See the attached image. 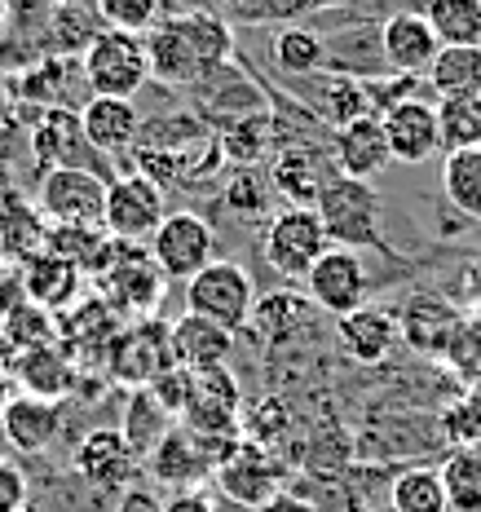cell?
I'll use <instances>...</instances> for the list:
<instances>
[{
  "mask_svg": "<svg viewBox=\"0 0 481 512\" xmlns=\"http://www.w3.org/2000/svg\"><path fill=\"white\" fill-rule=\"evenodd\" d=\"M424 76H429L437 102L481 98V45H442Z\"/></svg>",
  "mask_w": 481,
  "mask_h": 512,
  "instance_id": "obj_33",
  "label": "cell"
},
{
  "mask_svg": "<svg viewBox=\"0 0 481 512\" xmlns=\"http://www.w3.org/2000/svg\"><path fill=\"white\" fill-rule=\"evenodd\" d=\"M106 181L111 177L89 168H49L36 186V212L45 226H102Z\"/></svg>",
  "mask_w": 481,
  "mask_h": 512,
  "instance_id": "obj_9",
  "label": "cell"
},
{
  "mask_svg": "<svg viewBox=\"0 0 481 512\" xmlns=\"http://www.w3.org/2000/svg\"><path fill=\"white\" fill-rule=\"evenodd\" d=\"M217 512H252V508H239V504H230V499H217Z\"/></svg>",
  "mask_w": 481,
  "mask_h": 512,
  "instance_id": "obj_54",
  "label": "cell"
},
{
  "mask_svg": "<svg viewBox=\"0 0 481 512\" xmlns=\"http://www.w3.org/2000/svg\"><path fill=\"white\" fill-rule=\"evenodd\" d=\"M151 261L164 270L168 283H190L199 270H208L217 261V230L208 217L190 208H177L159 221L151 234Z\"/></svg>",
  "mask_w": 481,
  "mask_h": 512,
  "instance_id": "obj_8",
  "label": "cell"
},
{
  "mask_svg": "<svg viewBox=\"0 0 481 512\" xmlns=\"http://www.w3.org/2000/svg\"><path fill=\"white\" fill-rule=\"evenodd\" d=\"M459 332H464V314L442 292H415L398 314V340L420 358H451Z\"/></svg>",
  "mask_w": 481,
  "mask_h": 512,
  "instance_id": "obj_15",
  "label": "cell"
},
{
  "mask_svg": "<svg viewBox=\"0 0 481 512\" xmlns=\"http://www.w3.org/2000/svg\"><path fill=\"white\" fill-rule=\"evenodd\" d=\"M451 512H481V446H459L437 468Z\"/></svg>",
  "mask_w": 481,
  "mask_h": 512,
  "instance_id": "obj_38",
  "label": "cell"
},
{
  "mask_svg": "<svg viewBox=\"0 0 481 512\" xmlns=\"http://www.w3.org/2000/svg\"><path fill=\"white\" fill-rule=\"evenodd\" d=\"M164 5L168 0H98L93 14H98L102 31H128V36H146L164 23Z\"/></svg>",
  "mask_w": 481,
  "mask_h": 512,
  "instance_id": "obj_42",
  "label": "cell"
},
{
  "mask_svg": "<svg viewBox=\"0 0 481 512\" xmlns=\"http://www.w3.org/2000/svg\"><path fill=\"white\" fill-rule=\"evenodd\" d=\"M80 128L84 142L102 159L133 151L137 133H142V106L128 98H89L80 106Z\"/></svg>",
  "mask_w": 481,
  "mask_h": 512,
  "instance_id": "obj_25",
  "label": "cell"
},
{
  "mask_svg": "<svg viewBox=\"0 0 481 512\" xmlns=\"http://www.w3.org/2000/svg\"><path fill=\"white\" fill-rule=\"evenodd\" d=\"M14 393H18V384H14V349H9L5 336H0V407H5Z\"/></svg>",
  "mask_w": 481,
  "mask_h": 512,
  "instance_id": "obj_51",
  "label": "cell"
},
{
  "mask_svg": "<svg viewBox=\"0 0 481 512\" xmlns=\"http://www.w3.org/2000/svg\"><path fill=\"white\" fill-rule=\"evenodd\" d=\"M234 345H239V336L208 323V318H199V314H181L177 323H168V349H173L177 367H186V371L230 367Z\"/></svg>",
  "mask_w": 481,
  "mask_h": 512,
  "instance_id": "obj_22",
  "label": "cell"
},
{
  "mask_svg": "<svg viewBox=\"0 0 481 512\" xmlns=\"http://www.w3.org/2000/svg\"><path fill=\"white\" fill-rule=\"evenodd\" d=\"M349 512H362V508H349Z\"/></svg>",
  "mask_w": 481,
  "mask_h": 512,
  "instance_id": "obj_58",
  "label": "cell"
},
{
  "mask_svg": "<svg viewBox=\"0 0 481 512\" xmlns=\"http://www.w3.org/2000/svg\"><path fill=\"white\" fill-rule=\"evenodd\" d=\"M168 217V195L146 173H120L106 181L102 230L120 243H151L159 221Z\"/></svg>",
  "mask_w": 481,
  "mask_h": 512,
  "instance_id": "obj_10",
  "label": "cell"
},
{
  "mask_svg": "<svg viewBox=\"0 0 481 512\" xmlns=\"http://www.w3.org/2000/svg\"><path fill=\"white\" fill-rule=\"evenodd\" d=\"M84 84L93 98H128L151 80V58H146V36H128V31H98L84 49Z\"/></svg>",
  "mask_w": 481,
  "mask_h": 512,
  "instance_id": "obj_6",
  "label": "cell"
},
{
  "mask_svg": "<svg viewBox=\"0 0 481 512\" xmlns=\"http://www.w3.org/2000/svg\"><path fill=\"white\" fill-rule=\"evenodd\" d=\"M212 477H217L221 499L256 512L287 490V460L274 451H261V446H252V442H239L226 460L217 464Z\"/></svg>",
  "mask_w": 481,
  "mask_h": 512,
  "instance_id": "obj_13",
  "label": "cell"
},
{
  "mask_svg": "<svg viewBox=\"0 0 481 512\" xmlns=\"http://www.w3.org/2000/svg\"><path fill=\"white\" fill-rule=\"evenodd\" d=\"M380 58H384V67L389 71H398V76H415L420 80L424 71L433 67V58H437V36H433V27L424 23V14L420 9H402V14H389L380 23Z\"/></svg>",
  "mask_w": 481,
  "mask_h": 512,
  "instance_id": "obj_20",
  "label": "cell"
},
{
  "mask_svg": "<svg viewBox=\"0 0 481 512\" xmlns=\"http://www.w3.org/2000/svg\"><path fill=\"white\" fill-rule=\"evenodd\" d=\"M18 274H23V296L27 301L45 305V309H53V314H67V309L84 296V287H89V279H84L76 265L62 261V256H53V252L27 256V261L18 265Z\"/></svg>",
  "mask_w": 481,
  "mask_h": 512,
  "instance_id": "obj_26",
  "label": "cell"
},
{
  "mask_svg": "<svg viewBox=\"0 0 481 512\" xmlns=\"http://www.w3.org/2000/svg\"><path fill=\"white\" fill-rule=\"evenodd\" d=\"M221 208L230 212L239 226H270L274 217V190L270 177L261 168H230V177L221 181Z\"/></svg>",
  "mask_w": 481,
  "mask_h": 512,
  "instance_id": "obj_32",
  "label": "cell"
},
{
  "mask_svg": "<svg viewBox=\"0 0 481 512\" xmlns=\"http://www.w3.org/2000/svg\"><path fill=\"white\" fill-rule=\"evenodd\" d=\"M168 367H173V349H168V323H159V318L124 323L120 336L111 340V354H106V380L128 393L146 389Z\"/></svg>",
  "mask_w": 481,
  "mask_h": 512,
  "instance_id": "obj_12",
  "label": "cell"
},
{
  "mask_svg": "<svg viewBox=\"0 0 481 512\" xmlns=\"http://www.w3.org/2000/svg\"><path fill=\"white\" fill-rule=\"evenodd\" d=\"M0 460H9V437H5V420H0Z\"/></svg>",
  "mask_w": 481,
  "mask_h": 512,
  "instance_id": "obj_55",
  "label": "cell"
},
{
  "mask_svg": "<svg viewBox=\"0 0 481 512\" xmlns=\"http://www.w3.org/2000/svg\"><path fill=\"white\" fill-rule=\"evenodd\" d=\"M442 195L464 221L481 226V146L451 151L442 159Z\"/></svg>",
  "mask_w": 481,
  "mask_h": 512,
  "instance_id": "obj_36",
  "label": "cell"
},
{
  "mask_svg": "<svg viewBox=\"0 0 481 512\" xmlns=\"http://www.w3.org/2000/svg\"><path fill=\"white\" fill-rule=\"evenodd\" d=\"M71 468H76L80 482L89 490H98V495H124V490L133 486L142 460L128 451V442H124L120 429H106V424H102V429H89L76 442Z\"/></svg>",
  "mask_w": 481,
  "mask_h": 512,
  "instance_id": "obj_16",
  "label": "cell"
},
{
  "mask_svg": "<svg viewBox=\"0 0 481 512\" xmlns=\"http://www.w3.org/2000/svg\"><path fill=\"white\" fill-rule=\"evenodd\" d=\"M31 508V482L14 460H0V512H27Z\"/></svg>",
  "mask_w": 481,
  "mask_h": 512,
  "instance_id": "obj_45",
  "label": "cell"
},
{
  "mask_svg": "<svg viewBox=\"0 0 481 512\" xmlns=\"http://www.w3.org/2000/svg\"><path fill=\"white\" fill-rule=\"evenodd\" d=\"M173 415H168L164 407H159V402L151 398V393L146 389H133L124 398V415H120V424H115V429L124 433V442H128V451L137 455V460L146 464V455L155 451L159 442H164V433L173 429Z\"/></svg>",
  "mask_w": 481,
  "mask_h": 512,
  "instance_id": "obj_34",
  "label": "cell"
},
{
  "mask_svg": "<svg viewBox=\"0 0 481 512\" xmlns=\"http://www.w3.org/2000/svg\"><path fill=\"white\" fill-rule=\"evenodd\" d=\"M217 451H212L208 442H199L190 429H173L164 433V442L155 446L151 455H146V473H151L155 486L164 490H195V486H208L212 473H217Z\"/></svg>",
  "mask_w": 481,
  "mask_h": 512,
  "instance_id": "obj_19",
  "label": "cell"
},
{
  "mask_svg": "<svg viewBox=\"0 0 481 512\" xmlns=\"http://www.w3.org/2000/svg\"><path fill=\"white\" fill-rule=\"evenodd\" d=\"M327 248H331L327 230L314 208H279L270 217V226L261 230L265 261H270V270L283 274V279H305Z\"/></svg>",
  "mask_w": 481,
  "mask_h": 512,
  "instance_id": "obj_11",
  "label": "cell"
},
{
  "mask_svg": "<svg viewBox=\"0 0 481 512\" xmlns=\"http://www.w3.org/2000/svg\"><path fill=\"white\" fill-rule=\"evenodd\" d=\"M464 301H468V305H473L477 314H481V252H477L473 261L464 265Z\"/></svg>",
  "mask_w": 481,
  "mask_h": 512,
  "instance_id": "obj_52",
  "label": "cell"
},
{
  "mask_svg": "<svg viewBox=\"0 0 481 512\" xmlns=\"http://www.w3.org/2000/svg\"><path fill=\"white\" fill-rule=\"evenodd\" d=\"M146 58H151V80L199 89L234 62V36L221 18H212V9H177L155 31H146Z\"/></svg>",
  "mask_w": 481,
  "mask_h": 512,
  "instance_id": "obj_2",
  "label": "cell"
},
{
  "mask_svg": "<svg viewBox=\"0 0 481 512\" xmlns=\"http://www.w3.org/2000/svg\"><path fill=\"white\" fill-rule=\"evenodd\" d=\"M190 384H195V371H186V367H177L173 362V367L159 371V376L146 384V393H151V398L173 415V420H181V415H186V402H190Z\"/></svg>",
  "mask_w": 481,
  "mask_h": 512,
  "instance_id": "obj_43",
  "label": "cell"
},
{
  "mask_svg": "<svg viewBox=\"0 0 481 512\" xmlns=\"http://www.w3.org/2000/svg\"><path fill=\"white\" fill-rule=\"evenodd\" d=\"M389 508L393 512H451L446 508L442 477L433 468H402L389 486Z\"/></svg>",
  "mask_w": 481,
  "mask_h": 512,
  "instance_id": "obj_41",
  "label": "cell"
},
{
  "mask_svg": "<svg viewBox=\"0 0 481 512\" xmlns=\"http://www.w3.org/2000/svg\"><path fill=\"white\" fill-rule=\"evenodd\" d=\"M331 164H336L340 177H354V181H371L393 164L389 142H384V128H380L376 115L354 120L345 128H331Z\"/></svg>",
  "mask_w": 481,
  "mask_h": 512,
  "instance_id": "obj_24",
  "label": "cell"
},
{
  "mask_svg": "<svg viewBox=\"0 0 481 512\" xmlns=\"http://www.w3.org/2000/svg\"><path fill=\"white\" fill-rule=\"evenodd\" d=\"M45 217L36 212V204L18 195H5L0 199V261L5 265H23L27 256L45 252Z\"/></svg>",
  "mask_w": 481,
  "mask_h": 512,
  "instance_id": "obj_30",
  "label": "cell"
},
{
  "mask_svg": "<svg viewBox=\"0 0 481 512\" xmlns=\"http://www.w3.org/2000/svg\"><path fill=\"white\" fill-rule=\"evenodd\" d=\"M137 173H146L155 186H186L199 190L226 168L217 146V128L195 111L159 115V120H142V133L133 142Z\"/></svg>",
  "mask_w": 481,
  "mask_h": 512,
  "instance_id": "obj_1",
  "label": "cell"
},
{
  "mask_svg": "<svg viewBox=\"0 0 481 512\" xmlns=\"http://www.w3.org/2000/svg\"><path fill=\"white\" fill-rule=\"evenodd\" d=\"M270 58H274V67H279V76L309 80L314 71H327V36H318V31H309V27L287 23V27L274 31Z\"/></svg>",
  "mask_w": 481,
  "mask_h": 512,
  "instance_id": "obj_35",
  "label": "cell"
},
{
  "mask_svg": "<svg viewBox=\"0 0 481 512\" xmlns=\"http://www.w3.org/2000/svg\"><path fill=\"white\" fill-rule=\"evenodd\" d=\"M336 340H340V349H345V358L362 362V367H376V362H384L393 354V345H398V314L362 305L354 314L336 318Z\"/></svg>",
  "mask_w": 481,
  "mask_h": 512,
  "instance_id": "obj_28",
  "label": "cell"
},
{
  "mask_svg": "<svg viewBox=\"0 0 481 512\" xmlns=\"http://www.w3.org/2000/svg\"><path fill=\"white\" fill-rule=\"evenodd\" d=\"M345 0H305V9H340Z\"/></svg>",
  "mask_w": 481,
  "mask_h": 512,
  "instance_id": "obj_53",
  "label": "cell"
},
{
  "mask_svg": "<svg viewBox=\"0 0 481 512\" xmlns=\"http://www.w3.org/2000/svg\"><path fill=\"white\" fill-rule=\"evenodd\" d=\"M217 146L230 168H261V159L274 146V111L256 106L248 115H234L217 128Z\"/></svg>",
  "mask_w": 481,
  "mask_h": 512,
  "instance_id": "obj_29",
  "label": "cell"
},
{
  "mask_svg": "<svg viewBox=\"0 0 481 512\" xmlns=\"http://www.w3.org/2000/svg\"><path fill=\"white\" fill-rule=\"evenodd\" d=\"M226 14L252 18V23H274L283 14H305V0H217Z\"/></svg>",
  "mask_w": 481,
  "mask_h": 512,
  "instance_id": "obj_44",
  "label": "cell"
},
{
  "mask_svg": "<svg viewBox=\"0 0 481 512\" xmlns=\"http://www.w3.org/2000/svg\"><path fill=\"white\" fill-rule=\"evenodd\" d=\"M433 111H437V146H442V155L481 146V98H442L433 102Z\"/></svg>",
  "mask_w": 481,
  "mask_h": 512,
  "instance_id": "obj_39",
  "label": "cell"
},
{
  "mask_svg": "<svg viewBox=\"0 0 481 512\" xmlns=\"http://www.w3.org/2000/svg\"><path fill=\"white\" fill-rule=\"evenodd\" d=\"M159 512H217V495L208 486H195V490H168Z\"/></svg>",
  "mask_w": 481,
  "mask_h": 512,
  "instance_id": "obj_47",
  "label": "cell"
},
{
  "mask_svg": "<svg viewBox=\"0 0 481 512\" xmlns=\"http://www.w3.org/2000/svg\"><path fill=\"white\" fill-rule=\"evenodd\" d=\"M380 128H384V142H389V155L398 164H424V159L442 151L437 146V111L424 98H402L384 106Z\"/></svg>",
  "mask_w": 481,
  "mask_h": 512,
  "instance_id": "obj_21",
  "label": "cell"
},
{
  "mask_svg": "<svg viewBox=\"0 0 481 512\" xmlns=\"http://www.w3.org/2000/svg\"><path fill=\"white\" fill-rule=\"evenodd\" d=\"M0 420H5L9 451L45 455L62 433V402H40V398H27V393H14L0 407Z\"/></svg>",
  "mask_w": 481,
  "mask_h": 512,
  "instance_id": "obj_27",
  "label": "cell"
},
{
  "mask_svg": "<svg viewBox=\"0 0 481 512\" xmlns=\"http://www.w3.org/2000/svg\"><path fill=\"white\" fill-rule=\"evenodd\" d=\"M23 301L27 296H23V274H18V265H0V327H5V318Z\"/></svg>",
  "mask_w": 481,
  "mask_h": 512,
  "instance_id": "obj_48",
  "label": "cell"
},
{
  "mask_svg": "<svg viewBox=\"0 0 481 512\" xmlns=\"http://www.w3.org/2000/svg\"><path fill=\"white\" fill-rule=\"evenodd\" d=\"M252 309H256V279L239 261L217 256L208 270H199L195 279L186 283V314L208 318V323L226 327L234 336L248 332Z\"/></svg>",
  "mask_w": 481,
  "mask_h": 512,
  "instance_id": "obj_7",
  "label": "cell"
},
{
  "mask_svg": "<svg viewBox=\"0 0 481 512\" xmlns=\"http://www.w3.org/2000/svg\"><path fill=\"white\" fill-rule=\"evenodd\" d=\"M318 221L327 230V243L331 248H349V252H380V256H398L393 243L384 239L380 230V212H384V199L371 181H354V177H331L327 190L318 195Z\"/></svg>",
  "mask_w": 481,
  "mask_h": 512,
  "instance_id": "obj_3",
  "label": "cell"
},
{
  "mask_svg": "<svg viewBox=\"0 0 481 512\" xmlns=\"http://www.w3.org/2000/svg\"><path fill=\"white\" fill-rule=\"evenodd\" d=\"M45 252L62 256V261H71L76 270L84 274V279H98L102 265L111 261L115 252V239L106 234L102 226H49L45 234Z\"/></svg>",
  "mask_w": 481,
  "mask_h": 512,
  "instance_id": "obj_31",
  "label": "cell"
},
{
  "mask_svg": "<svg viewBox=\"0 0 481 512\" xmlns=\"http://www.w3.org/2000/svg\"><path fill=\"white\" fill-rule=\"evenodd\" d=\"M0 265H5V261H0Z\"/></svg>",
  "mask_w": 481,
  "mask_h": 512,
  "instance_id": "obj_59",
  "label": "cell"
},
{
  "mask_svg": "<svg viewBox=\"0 0 481 512\" xmlns=\"http://www.w3.org/2000/svg\"><path fill=\"white\" fill-rule=\"evenodd\" d=\"M270 190L274 199H283L287 208H314L318 195L327 190V181L336 177V164H331V142H305V146H283L270 164Z\"/></svg>",
  "mask_w": 481,
  "mask_h": 512,
  "instance_id": "obj_18",
  "label": "cell"
},
{
  "mask_svg": "<svg viewBox=\"0 0 481 512\" xmlns=\"http://www.w3.org/2000/svg\"><path fill=\"white\" fill-rule=\"evenodd\" d=\"M155 490L151 486H128L124 495H120V508L115 512H159V504H155Z\"/></svg>",
  "mask_w": 481,
  "mask_h": 512,
  "instance_id": "obj_49",
  "label": "cell"
},
{
  "mask_svg": "<svg viewBox=\"0 0 481 512\" xmlns=\"http://www.w3.org/2000/svg\"><path fill=\"white\" fill-rule=\"evenodd\" d=\"M62 5H71V9H93L98 0H62Z\"/></svg>",
  "mask_w": 481,
  "mask_h": 512,
  "instance_id": "obj_56",
  "label": "cell"
},
{
  "mask_svg": "<svg viewBox=\"0 0 481 512\" xmlns=\"http://www.w3.org/2000/svg\"><path fill=\"white\" fill-rule=\"evenodd\" d=\"M181 5H186V9H208L212 0H181Z\"/></svg>",
  "mask_w": 481,
  "mask_h": 512,
  "instance_id": "obj_57",
  "label": "cell"
},
{
  "mask_svg": "<svg viewBox=\"0 0 481 512\" xmlns=\"http://www.w3.org/2000/svg\"><path fill=\"white\" fill-rule=\"evenodd\" d=\"M451 362L464 376H481V314L464 318V332H459L455 349H451Z\"/></svg>",
  "mask_w": 481,
  "mask_h": 512,
  "instance_id": "obj_46",
  "label": "cell"
},
{
  "mask_svg": "<svg viewBox=\"0 0 481 512\" xmlns=\"http://www.w3.org/2000/svg\"><path fill=\"white\" fill-rule=\"evenodd\" d=\"M301 283H305V301L331 318L354 314L371 296V274L362 265V252H349V248H327Z\"/></svg>",
  "mask_w": 481,
  "mask_h": 512,
  "instance_id": "obj_14",
  "label": "cell"
},
{
  "mask_svg": "<svg viewBox=\"0 0 481 512\" xmlns=\"http://www.w3.org/2000/svg\"><path fill=\"white\" fill-rule=\"evenodd\" d=\"M0 336H5V345L14 349V354H27V349L58 345L62 327H58V314H53V309L23 301V305L14 309V314L5 318V327H0Z\"/></svg>",
  "mask_w": 481,
  "mask_h": 512,
  "instance_id": "obj_40",
  "label": "cell"
},
{
  "mask_svg": "<svg viewBox=\"0 0 481 512\" xmlns=\"http://www.w3.org/2000/svg\"><path fill=\"white\" fill-rule=\"evenodd\" d=\"M80 367L67 358L62 345H45V349H27V354H14V384L18 393L40 402H67L71 393L80 389Z\"/></svg>",
  "mask_w": 481,
  "mask_h": 512,
  "instance_id": "obj_23",
  "label": "cell"
},
{
  "mask_svg": "<svg viewBox=\"0 0 481 512\" xmlns=\"http://www.w3.org/2000/svg\"><path fill=\"white\" fill-rule=\"evenodd\" d=\"M93 287H98V301L111 305L124 323H142V318L159 314L168 279H164V270L151 261V252H142V243L115 239L111 261L102 265V274L93 279Z\"/></svg>",
  "mask_w": 481,
  "mask_h": 512,
  "instance_id": "obj_5",
  "label": "cell"
},
{
  "mask_svg": "<svg viewBox=\"0 0 481 512\" xmlns=\"http://www.w3.org/2000/svg\"><path fill=\"white\" fill-rule=\"evenodd\" d=\"M181 429H190L199 442H208L217 451V460H226L234 446L243 442V384L230 367L195 371L190 384V402L181 415Z\"/></svg>",
  "mask_w": 481,
  "mask_h": 512,
  "instance_id": "obj_4",
  "label": "cell"
},
{
  "mask_svg": "<svg viewBox=\"0 0 481 512\" xmlns=\"http://www.w3.org/2000/svg\"><path fill=\"white\" fill-rule=\"evenodd\" d=\"M58 327H62L58 345L67 349V358L76 362L80 376H84L89 367L106 371V354H111V340L120 336L124 318L106 301H98V296H80L67 314H58Z\"/></svg>",
  "mask_w": 481,
  "mask_h": 512,
  "instance_id": "obj_17",
  "label": "cell"
},
{
  "mask_svg": "<svg viewBox=\"0 0 481 512\" xmlns=\"http://www.w3.org/2000/svg\"><path fill=\"white\" fill-rule=\"evenodd\" d=\"M256 512H323L318 504H309L305 495H296V490H283V495H274L265 508H256Z\"/></svg>",
  "mask_w": 481,
  "mask_h": 512,
  "instance_id": "obj_50",
  "label": "cell"
},
{
  "mask_svg": "<svg viewBox=\"0 0 481 512\" xmlns=\"http://www.w3.org/2000/svg\"><path fill=\"white\" fill-rule=\"evenodd\" d=\"M420 14L437 45H481V0H424Z\"/></svg>",
  "mask_w": 481,
  "mask_h": 512,
  "instance_id": "obj_37",
  "label": "cell"
}]
</instances>
